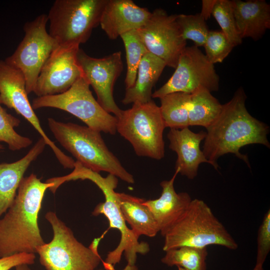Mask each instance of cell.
<instances>
[{
  "instance_id": "6da1fadb",
  "label": "cell",
  "mask_w": 270,
  "mask_h": 270,
  "mask_svg": "<svg viewBox=\"0 0 270 270\" xmlns=\"http://www.w3.org/2000/svg\"><path fill=\"white\" fill-rule=\"evenodd\" d=\"M246 96L240 88L232 98L222 104V110L214 122L208 127L202 152L216 170L220 157L234 154L250 167L247 156L240 149L246 145L260 144L270 148L267 135L269 127L253 117L246 107Z\"/></svg>"
},
{
  "instance_id": "7a4b0ae2",
  "label": "cell",
  "mask_w": 270,
  "mask_h": 270,
  "mask_svg": "<svg viewBox=\"0 0 270 270\" xmlns=\"http://www.w3.org/2000/svg\"><path fill=\"white\" fill-rule=\"evenodd\" d=\"M36 174L24 177L14 200L0 218V258L20 253H36L44 244L38 224L44 194L53 186Z\"/></svg>"
},
{
  "instance_id": "3957f363",
  "label": "cell",
  "mask_w": 270,
  "mask_h": 270,
  "mask_svg": "<svg viewBox=\"0 0 270 270\" xmlns=\"http://www.w3.org/2000/svg\"><path fill=\"white\" fill-rule=\"evenodd\" d=\"M48 123L56 140L83 166L98 173L108 172L128 184L134 182L132 175L108 148L100 132L52 118Z\"/></svg>"
},
{
  "instance_id": "277c9868",
  "label": "cell",
  "mask_w": 270,
  "mask_h": 270,
  "mask_svg": "<svg viewBox=\"0 0 270 270\" xmlns=\"http://www.w3.org/2000/svg\"><path fill=\"white\" fill-rule=\"evenodd\" d=\"M74 180H88L94 183L104 194V202L98 204L92 214L94 216L104 215L108 220L110 228L118 230L120 233V240L118 246L107 254L103 265L106 270H114V266L120 263L122 254H124L127 264H136L137 254H146L150 251L149 244L139 242L138 238L128 228L121 212L114 190L118 184V178L109 174L102 177L98 172H94L77 164L72 173Z\"/></svg>"
},
{
  "instance_id": "5b68a950",
  "label": "cell",
  "mask_w": 270,
  "mask_h": 270,
  "mask_svg": "<svg viewBox=\"0 0 270 270\" xmlns=\"http://www.w3.org/2000/svg\"><path fill=\"white\" fill-rule=\"evenodd\" d=\"M162 250L187 246L199 248L218 245L230 250L238 244L202 200H192L178 220L167 230Z\"/></svg>"
},
{
  "instance_id": "8992f818",
  "label": "cell",
  "mask_w": 270,
  "mask_h": 270,
  "mask_svg": "<svg viewBox=\"0 0 270 270\" xmlns=\"http://www.w3.org/2000/svg\"><path fill=\"white\" fill-rule=\"evenodd\" d=\"M45 218L52 226L53 238L38 247L36 253L46 270H93L102 262L98 252L102 236L94 238L86 247L76 240L56 212H48Z\"/></svg>"
},
{
  "instance_id": "52a82bcc",
  "label": "cell",
  "mask_w": 270,
  "mask_h": 270,
  "mask_svg": "<svg viewBox=\"0 0 270 270\" xmlns=\"http://www.w3.org/2000/svg\"><path fill=\"white\" fill-rule=\"evenodd\" d=\"M106 0H56L48 14L49 34L57 49L79 47L100 24Z\"/></svg>"
},
{
  "instance_id": "ba28073f",
  "label": "cell",
  "mask_w": 270,
  "mask_h": 270,
  "mask_svg": "<svg viewBox=\"0 0 270 270\" xmlns=\"http://www.w3.org/2000/svg\"><path fill=\"white\" fill-rule=\"evenodd\" d=\"M116 118V132L130 143L137 156L156 160L164 157L166 127L160 107L152 100L133 104Z\"/></svg>"
},
{
  "instance_id": "9c48e42d",
  "label": "cell",
  "mask_w": 270,
  "mask_h": 270,
  "mask_svg": "<svg viewBox=\"0 0 270 270\" xmlns=\"http://www.w3.org/2000/svg\"><path fill=\"white\" fill-rule=\"evenodd\" d=\"M90 86L82 76L63 93L34 98L32 106L34 110L52 108L66 111L92 130L114 134L116 132V117L102 108L94 98Z\"/></svg>"
},
{
  "instance_id": "30bf717a",
  "label": "cell",
  "mask_w": 270,
  "mask_h": 270,
  "mask_svg": "<svg viewBox=\"0 0 270 270\" xmlns=\"http://www.w3.org/2000/svg\"><path fill=\"white\" fill-rule=\"evenodd\" d=\"M48 15L41 14L24 26V36L14 52L4 60L18 69L26 80L28 94L34 92L36 84L44 65L58 48L54 40L46 30Z\"/></svg>"
},
{
  "instance_id": "8fae6325",
  "label": "cell",
  "mask_w": 270,
  "mask_h": 270,
  "mask_svg": "<svg viewBox=\"0 0 270 270\" xmlns=\"http://www.w3.org/2000/svg\"><path fill=\"white\" fill-rule=\"evenodd\" d=\"M175 69L170 78L152 93V98H160L176 92L191 94L200 88L210 92L218 90L220 78L214 64L194 45L186 47Z\"/></svg>"
},
{
  "instance_id": "7c38bea8",
  "label": "cell",
  "mask_w": 270,
  "mask_h": 270,
  "mask_svg": "<svg viewBox=\"0 0 270 270\" xmlns=\"http://www.w3.org/2000/svg\"><path fill=\"white\" fill-rule=\"evenodd\" d=\"M177 14H168L160 8L151 13L146 22L136 30L148 51L176 68L180 56L186 46L176 20Z\"/></svg>"
},
{
  "instance_id": "4fadbf2b",
  "label": "cell",
  "mask_w": 270,
  "mask_h": 270,
  "mask_svg": "<svg viewBox=\"0 0 270 270\" xmlns=\"http://www.w3.org/2000/svg\"><path fill=\"white\" fill-rule=\"evenodd\" d=\"M77 60L84 78L96 94L98 102L108 112L118 117L122 110L114 101L113 90L115 82L123 70L121 52L96 58L79 48Z\"/></svg>"
},
{
  "instance_id": "5bb4252c",
  "label": "cell",
  "mask_w": 270,
  "mask_h": 270,
  "mask_svg": "<svg viewBox=\"0 0 270 270\" xmlns=\"http://www.w3.org/2000/svg\"><path fill=\"white\" fill-rule=\"evenodd\" d=\"M79 48L56 49L42 68L33 92L38 96L60 94L83 76L77 60Z\"/></svg>"
},
{
  "instance_id": "9a60e30c",
  "label": "cell",
  "mask_w": 270,
  "mask_h": 270,
  "mask_svg": "<svg viewBox=\"0 0 270 270\" xmlns=\"http://www.w3.org/2000/svg\"><path fill=\"white\" fill-rule=\"evenodd\" d=\"M26 89V80L18 69L11 66L4 60H0V103L14 109L24 118L40 134L53 152L58 146L46 135L38 118L28 100Z\"/></svg>"
},
{
  "instance_id": "2e32d148",
  "label": "cell",
  "mask_w": 270,
  "mask_h": 270,
  "mask_svg": "<svg viewBox=\"0 0 270 270\" xmlns=\"http://www.w3.org/2000/svg\"><path fill=\"white\" fill-rule=\"evenodd\" d=\"M151 13L132 0H106L99 25L108 38L114 40L124 34L140 28Z\"/></svg>"
},
{
  "instance_id": "e0dca14e",
  "label": "cell",
  "mask_w": 270,
  "mask_h": 270,
  "mask_svg": "<svg viewBox=\"0 0 270 270\" xmlns=\"http://www.w3.org/2000/svg\"><path fill=\"white\" fill-rule=\"evenodd\" d=\"M206 136V132H194L188 127L170 128L168 134L169 148L178 156L175 170L188 179L193 180L196 176L200 164H210L200 148V144Z\"/></svg>"
},
{
  "instance_id": "ac0fdd59",
  "label": "cell",
  "mask_w": 270,
  "mask_h": 270,
  "mask_svg": "<svg viewBox=\"0 0 270 270\" xmlns=\"http://www.w3.org/2000/svg\"><path fill=\"white\" fill-rule=\"evenodd\" d=\"M178 174V170H175L170 180L160 183L162 192L159 198L144 200V202L152 212L162 236L181 216L192 200L188 193L176 192L174 182Z\"/></svg>"
},
{
  "instance_id": "d6986e66",
  "label": "cell",
  "mask_w": 270,
  "mask_h": 270,
  "mask_svg": "<svg viewBox=\"0 0 270 270\" xmlns=\"http://www.w3.org/2000/svg\"><path fill=\"white\" fill-rule=\"evenodd\" d=\"M237 31L242 39L256 41L270 28V5L264 0H231Z\"/></svg>"
},
{
  "instance_id": "ffe728a7",
  "label": "cell",
  "mask_w": 270,
  "mask_h": 270,
  "mask_svg": "<svg viewBox=\"0 0 270 270\" xmlns=\"http://www.w3.org/2000/svg\"><path fill=\"white\" fill-rule=\"evenodd\" d=\"M46 145L44 140L40 138L20 160L0 164V218L12 205L25 172L43 152Z\"/></svg>"
},
{
  "instance_id": "44dd1931",
  "label": "cell",
  "mask_w": 270,
  "mask_h": 270,
  "mask_svg": "<svg viewBox=\"0 0 270 270\" xmlns=\"http://www.w3.org/2000/svg\"><path fill=\"white\" fill-rule=\"evenodd\" d=\"M166 66L165 62L148 52L138 66L135 82L126 88L122 102L124 104L146 103L152 100V90Z\"/></svg>"
},
{
  "instance_id": "7402d4cb",
  "label": "cell",
  "mask_w": 270,
  "mask_h": 270,
  "mask_svg": "<svg viewBox=\"0 0 270 270\" xmlns=\"http://www.w3.org/2000/svg\"><path fill=\"white\" fill-rule=\"evenodd\" d=\"M117 196L123 218L134 234L138 238L142 235L155 236L159 230L152 212L144 203L145 200L122 192H117Z\"/></svg>"
},
{
  "instance_id": "603a6c76",
  "label": "cell",
  "mask_w": 270,
  "mask_h": 270,
  "mask_svg": "<svg viewBox=\"0 0 270 270\" xmlns=\"http://www.w3.org/2000/svg\"><path fill=\"white\" fill-rule=\"evenodd\" d=\"M222 107L211 92L200 88L190 94L188 111L190 126H201L206 128L220 114Z\"/></svg>"
},
{
  "instance_id": "cb8c5ba5",
  "label": "cell",
  "mask_w": 270,
  "mask_h": 270,
  "mask_svg": "<svg viewBox=\"0 0 270 270\" xmlns=\"http://www.w3.org/2000/svg\"><path fill=\"white\" fill-rule=\"evenodd\" d=\"M160 100L159 107L166 128L182 129L190 126L188 111L190 94L172 92Z\"/></svg>"
},
{
  "instance_id": "d4e9b609",
  "label": "cell",
  "mask_w": 270,
  "mask_h": 270,
  "mask_svg": "<svg viewBox=\"0 0 270 270\" xmlns=\"http://www.w3.org/2000/svg\"><path fill=\"white\" fill-rule=\"evenodd\" d=\"M206 248L184 246L166 252L162 262L169 266H176L186 270H206Z\"/></svg>"
},
{
  "instance_id": "484cf974",
  "label": "cell",
  "mask_w": 270,
  "mask_h": 270,
  "mask_svg": "<svg viewBox=\"0 0 270 270\" xmlns=\"http://www.w3.org/2000/svg\"><path fill=\"white\" fill-rule=\"evenodd\" d=\"M120 37L126 50L127 70L124 82L126 88H128L134 84L140 62L148 52L136 30L124 34Z\"/></svg>"
},
{
  "instance_id": "4316f807",
  "label": "cell",
  "mask_w": 270,
  "mask_h": 270,
  "mask_svg": "<svg viewBox=\"0 0 270 270\" xmlns=\"http://www.w3.org/2000/svg\"><path fill=\"white\" fill-rule=\"evenodd\" d=\"M20 120L8 113L0 103V142L7 144L12 151L20 150L32 144L29 138L22 136L14 130L20 126Z\"/></svg>"
},
{
  "instance_id": "83f0119b",
  "label": "cell",
  "mask_w": 270,
  "mask_h": 270,
  "mask_svg": "<svg viewBox=\"0 0 270 270\" xmlns=\"http://www.w3.org/2000/svg\"><path fill=\"white\" fill-rule=\"evenodd\" d=\"M176 20L184 40L193 41L197 47L204 46L209 30L206 20L200 13L194 14H178Z\"/></svg>"
},
{
  "instance_id": "f1b7e54d",
  "label": "cell",
  "mask_w": 270,
  "mask_h": 270,
  "mask_svg": "<svg viewBox=\"0 0 270 270\" xmlns=\"http://www.w3.org/2000/svg\"><path fill=\"white\" fill-rule=\"evenodd\" d=\"M212 14L231 44L234 46L240 44L242 39L236 30L231 0H216Z\"/></svg>"
},
{
  "instance_id": "f546056e",
  "label": "cell",
  "mask_w": 270,
  "mask_h": 270,
  "mask_svg": "<svg viewBox=\"0 0 270 270\" xmlns=\"http://www.w3.org/2000/svg\"><path fill=\"white\" fill-rule=\"evenodd\" d=\"M204 46L207 60L213 64L222 62L234 47L222 30H210Z\"/></svg>"
},
{
  "instance_id": "4dcf8cb0",
  "label": "cell",
  "mask_w": 270,
  "mask_h": 270,
  "mask_svg": "<svg viewBox=\"0 0 270 270\" xmlns=\"http://www.w3.org/2000/svg\"><path fill=\"white\" fill-rule=\"evenodd\" d=\"M256 264L263 266L270 250V210L264 216L259 228L257 238Z\"/></svg>"
},
{
  "instance_id": "1f68e13d",
  "label": "cell",
  "mask_w": 270,
  "mask_h": 270,
  "mask_svg": "<svg viewBox=\"0 0 270 270\" xmlns=\"http://www.w3.org/2000/svg\"><path fill=\"white\" fill-rule=\"evenodd\" d=\"M36 258L34 254L25 252L0 258V270H10L22 264H33Z\"/></svg>"
},
{
  "instance_id": "d6a6232c",
  "label": "cell",
  "mask_w": 270,
  "mask_h": 270,
  "mask_svg": "<svg viewBox=\"0 0 270 270\" xmlns=\"http://www.w3.org/2000/svg\"><path fill=\"white\" fill-rule=\"evenodd\" d=\"M216 2V0H203L202 1V8L200 14L206 20L209 18L212 14Z\"/></svg>"
},
{
  "instance_id": "836d02e7",
  "label": "cell",
  "mask_w": 270,
  "mask_h": 270,
  "mask_svg": "<svg viewBox=\"0 0 270 270\" xmlns=\"http://www.w3.org/2000/svg\"><path fill=\"white\" fill-rule=\"evenodd\" d=\"M15 270H32L28 264H22L15 267Z\"/></svg>"
},
{
  "instance_id": "e575fe53",
  "label": "cell",
  "mask_w": 270,
  "mask_h": 270,
  "mask_svg": "<svg viewBox=\"0 0 270 270\" xmlns=\"http://www.w3.org/2000/svg\"><path fill=\"white\" fill-rule=\"evenodd\" d=\"M122 270H139L138 267L136 265H130L127 264L124 268Z\"/></svg>"
},
{
  "instance_id": "d590c367",
  "label": "cell",
  "mask_w": 270,
  "mask_h": 270,
  "mask_svg": "<svg viewBox=\"0 0 270 270\" xmlns=\"http://www.w3.org/2000/svg\"><path fill=\"white\" fill-rule=\"evenodd\" d=\"M253 270H264L263 266L256 264Z\"/></svg>"
},
{
  "instance_id": "8d00e7d4",
  "label": "cell",
  "mask_w": 270,
  "mask_h": 270,
  "mask_svg": "<svg viewBox=\"0 0 270 270\" xmlns=\"http://www.w3.org/2000/svg\"><path fill=\"white\" fill-rule=\"evenodd\" d=\"M177 267H178V270H186L182 267H180V266H177Z\"/></svg>"
},
{
  "instance_id": "74e56055",
  "label": "cell",
  "mask_w": 270,
  "mask_h": 270,
  "mask_svg": "<svg viewBox=\"0 0 270 270\" xmlns=\"http://www.w3.org/2000/svg\"><path fill=\"white\" fill-rule=\"evenodd\" d=\"M4 148L3 146L0 144V151L1 150H2V149H4Z\"/></svg>"
}]
</instances>
